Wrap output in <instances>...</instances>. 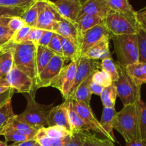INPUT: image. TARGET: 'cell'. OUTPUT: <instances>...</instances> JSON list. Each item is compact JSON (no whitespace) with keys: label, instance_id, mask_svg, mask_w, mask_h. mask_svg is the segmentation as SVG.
<instances>
[{"label":"cell","instance_id":"obj_1","mask_svg":"<svg viewBox=\"0 0 146 146\" xmlns=\"http://www.w3.org/2000/svg\"><path fill=\"white\" fill-rule=\"evenodd\" d=\"M113 129L123 136L125 143L141 139L136 104L128 105L116 113Z\"/></svg>","mask_w":146,"mask_h":146},{"label":"cell","instance_id":"obj_2","mask_svg":"<svg viewBox=\"0 0 146 146\" xmlns=\"http://www.w3.org/2000/svg\"><path fill=\"white\" fill-rule=\"evenodd\" d=\"M36 48L37 45L27 41L12 44L14 66L31 78L35 83V86L38 78L36 60Z\"/></svg>","mask_w":146,"mask_h":146},{"label":"cell","instance_id":"obj_3","mask_svg":"<svg viewBox=\"0 0 146 146\" xmlns=\"http://www.w3.org/2000/svg\"><path fill=\"white\" fill-rule=\"evenodd\" d=\"M117 64L125 68L128 65L139 61V51L137 34L111 36Z\"/></svg>","mask_w":146,"mask_h":146},{"label":"cell","instance_id":"obj_4","mask_svg":"<svg viewBox=\"0 0 146 146\" xmlns=\"http://www.w3.org/2000/svg\"><path fill=\"white\" fill-rule=\"evenodd\" d=\"M27 107L19 115H16V118L29 124L36 130L46 128L47 125L46 118L50 110L54 107V104L44 105L38 104L35 100L34 95L27 94Z\"/></svg>","mask_w":146,"mask_h":146},{"label":"cell","instance_id":"obj_5","mask_svg":"<svg viewBox=\"0 0 146 146\" xmlns=\"http://www.w3.org/2000/svg\"><path fill=\"white\" fill-rule=\"evenodd\" d=\"M106 27L111 36L137 34L138 25L135 19L111 10L104 20Z\"/></svg>","mask_w":146,"mask_h":146},{"label":"cell","instance_id":"obj_6","mask_svg":"<svg viewBox=\"0 0 146 146\" xmlns=\"http://www.w3.org/2000/svg\"><path fill=\"white\" fill-rule=\"evenodd\" d=\"M119 78L115 84L117 90V95L122 101L123 106L137 104L141 99V87L137 86L127 74L125 68L119 66Z\"/></svg>","mask_w":146,"mask_h":146},{"label":"cell","instance_id":"obj_7","mask_svg":"<svg viewBox=\"0 0 146 146\" xmlns=\"http://www.w3.org/2000/svg\"><path fill=\"white\" fill-rule=\"evenodd\" d=\"M78 60L71 61L67 66H64L55 79L51 82L50 86L56 88L61 92L64 99H67L72 86L74 83L76 73Z\"/></svg>","mask_w":146,"mask_h":146},{"label":"cell","instance_id":"obj_8","mask_svg":"<svg viewBox=\"0 0 146 146\" xmlns=\"http://www.w3.org/2000/svg\"><path fill=\"white\" fill-rule=\"evenodd\" d=\"M107 38H111L109 32L105 24H101L90 29L83 33L80 37L79 48L81 56L84 55L91 47Z\"/></svg>","mask_w":146,"mask_h":146},{"label":"cell","instance_id":"obj_9","mask_svg":"<svg viewBox=\"0 0 146 146\" xmlns=\"http://www.w3.org/2000/svg\"><path fill=\"white\" fill-rule=\"evenodd\" d=\"M9 85L14 91L35 96V83L24 73L13 66L5 77Z\"/></svg>","mask_w":146,"mask_h":146},{"label":"cell","instance_id":"obj_10","mask_svg":"<svg viewBox=\"0 0 146 146\" xmlns=\"http://www.w3.org/2000/svg\"><path fill=\"white\" fill-rule=\"evenodd\" d=\"M66 101H68L70 106L81 116L83 121L88 127L90 131L98 133L110 140L108 135L101 126L100 121H98L96 117L94 115L91 106L86 105L84 103L78 102V101H74V100H66Z\"/></svg>","mask_w":146,"mask_h":146},{"label":"cell","instance_id":"obj_11","mask_svg":"<svg viewBox=\"0 0 146 146\" xmlns=\"http://www.w3.org/2000/svg\"><path fill=\"white\" fill-rule=\"evenodd\" d=\"M65 62L66 60L64 57L55 54L48 65L38 76V79L35 86L36 91L40 88L50 86L51 82L55 79L64 67Z\"/></svg>","mask_w":146,"mask_h":146},{"label":"cell","instance_id":"obj_12","mask_svg":"<svg viewBox=\"0 0 146 146\" xmlns=\"http://www.w3.org/2000/svg\"><path fill=\"white\" fill-rule=\"evenodd\" d=\"M98 68H101V63L96 60L90 59L84 56H81L77 63L75 79L69 94L72 93L83 81L92 75L94 71L98 70Z\"/></svg>","mask_w":146,"mask_h":146},{"label":"cell","instance_id":"obj_13","mask_svg":"<svg viewBox=\"0 0 146 146\" xmlns=\"http://www.w3.org/2000/svg\"><path fill=\"white\" fill-rule=\"evenodd\" d=\"M48 2L62 18L73 23L78 18L82 7L81 3L71 0H55Z\"/></svg>","mask_w":146,"mask_h":146},{"label":"cell","instance_id":"obj_14","mask_svg":"<svg viewBox=\"0 0 146 146\" xmlns=\"http://www.w3.org/2000/svg\"><path fill=\"white\" fill-rule=\"evenodd\" d=\"M46 123L48 127L61 126L65 128L71 132L69 121H68V110L67 101L63 104L53 107L48 112L46 118Z\"/></svg>","mask_w":146,"mask_h":146},{"label":"cell","instance_id":"obj_15","mask_svg":"<svg viewBox=\"0 0 146 146\" xmlns=\"http://www.w3.org/2000/svg\"><path fill=\"white\" fill-rule=\"evenodd\" d=\"M61 19V16L51 7L48 0H46V3L40 11L36 28L44 31H54L56 24Z\"/></svg>","mask_w":146,"mask_h":146},{"label":"cell","instance_id":"obj_16","mask_svg":"<svg viewBox=\"0 0 146 146\" xmlns=\"http://www.w3.org/2000/svg\"><path fill=\"white\" fill-rule=\"evenodd\" d=\"M111 10L106 0H88L82 4L78 17L83 14H90L105 19Z\"/></svg>","mask_w":146,"mask_h":146},{"label":"cell","instance_id":"obj_17","mask_svg":"<svg viewBox=\"0 0 146 146\" xmlns=\"http://www.w3.org/2000/svg\"><path fill=\"white\" fill-rule=\"evenodd\" d=\"M53 32L61 36L69 38L79 46L80 34L74 23L61 17V19L56 24Z\"/></svg>","mask_w":146,"mask_h":146},{"label":"cell","instance_id":"obj_18","mask_svg":"<svg viewBox=\"0 0 146 146\" xmlns=\"http://www.w3.org/2000/svg\"><path fill=\"white\" fill-rule=\"evenodd\" d=\"M91 80H92V75L83 81L72 93L69 94L67 99L66 100H74L90 106L91 96H92L90 90V84Z\"/></svg>","mask_w":146,"mask_h":146},{"label":"cell","instance_id":"obj_19","mask_svg":"<svg viewBox=\"0 0 146 146\" xmlns=\"http://www.w3.org/2000/svg\"><path fill=\"white\" fill-rule=\"evenodd\" d=\"M110 38L104 39L96 45L93 46L84 55L86 58L93 60H104L105 58H112L109 48Z\"/></svg>","mask_w":146,"mask_h":146},{"label":"cell","instance_id":"obj_20","mask_svg":"<svg viewBox=\"0 0 146 146\" xmlns=\"http://www.w3.org/2000/svg\"><path fill=\"white\" fill-rule=\"evenodd\" d=\"M46 3V0L35 1L24 11L21 17L24 21L26 25L29 26L31 28H35L40 11H41Z\"/></svg>","mask_w":146,"mask_h":146},{"label":"cell","instance_id":"obj_21","mask_svg":"<svg viewBox=\"0 0 146 146\" xmlns=\"http://www.w3.org/2000/svg\"><path fill=\"white\" fill-rule=\"evenodd\" d=\"M127 74L137 86L141 87L146 84V64L137 62L128 65L125 68Z\"/></svg>","mask_w":146,"mask_h":146},{"label":"cell","instance_id":"obj_22","mask_svg":"<svg viewBox=\"0 0 146 146\" xmlns=\"http://www.w3.org/2000/svg\"><path fill=\"white\" fill-rule=\"evenodd\" d=\"M117 112L115 108L104 107L101 118V125L104 131L109 136L110 140L113 143L116 142V139L113 133V123Z\"/></svg>","mask_w":146,"mask_h":146},{"label":"cell","instance_id":"obj_23","mask_svg":"<svg viewBox=\"0 0 146 146\" xmlns=\"http://www.w3.org/2000/svg\"><path fill=\"white\" fill-rule=\"evenodd\" d=\"M104 20H105L104 19L97 17V16L83 14V15L78 17L74 24H75L76 27L80 34V37H81V35L83 33L88 31L90 29L93 28L98 24H104Z\"/></svg>","mask_w":146,"mask_h":146},{"label":"cell","instance_id":"obj_24","mask_svg":"<svg viewBox=\"0 0 146 146\" xmlns=\"http://www.w3.org/2000/svg\"><path fill=\"white\" fill-rule=\"evenodd\" d=\"M58 37H59L61 47H62L63 56L66 61L68 60L71 61L78 60L79 57L81 56L79 46L69 38L61 36L59 35H58Z\"/></svg>","mask_w":146,"mask_h":146},{"label":"cell","instance_id":"obj_25","mask_svg":"<svg viewBox=\"0 0 146 146\" xmlns=\"http://www.w3.org/2000/svg\"><path fill=\"white\" fill-rule=\"evenodd\" d=\"M111 10L136 19V13L128 0H106Z\"/></svg>","mask_w":146,"mask_h":146},{"label":"cell","instance_id":"obj_26","mask_svg":"<svg viewBox=\"0 0 146 146\" xmlns=\"http://www.w3.org/2000/svg\"><path fill=\"white\" fill-rule=\"evenodd\" d=\"M55 55L54 52L48 49L47 47L37 46L36 48V69L38 76L48 65L51 58ZM38 79V78H37Z\"/></svg>","mask_w":146,"mask_h":146},{"label":"cell","instance_id":"obj_27","mask_svg":"<svg viewBox=\"0 0 146 146\" xmlns=\"http://www.w3.org/2000/svg\"><path fill=\"white\" fill-rule=\"evenodd\" d=\"M68 103V101H67ZM68 121H69L70 128L71 133H80L84 131H90L82 118L79 115L71 108L68 103Z\"/></svg>","mask_w":146,"mask_h":146},{"label":"cell","instance_id":"obj_28","mask_svg":"<svg viewBox=\"0 0 146 146\" xmlns=\"http://www.w3.org/2000/svg\"><path fill=\"white\" fill-rule=\"evenodd\" d=\"M7 127L11 128V129L14 130V131H17V132L20 133L23 135H27V136H28L29 138L32 140H35L36 135L37 132L38 131V130H36L33 128V127H31L29 124L17 119L16 115Z\"/></svg>","mask_w":146,"mask_h":146},{"label":"cell","instance_id":"obj_29","mask_svg":"<svg viewBox=\"0 0 146 146\" xmlns=\"http://www.w3.org/2000/svg\"><path fill=\"white\" fill-rule=\"evenodd\" d=\"M15 115L13 111L11 99L0 106V135H1L4 128L11 123Z\"/></svg>","mask_w":146,"mask_h":146},{"label":"cell","instance_id":"obj_30","mask_svg":"<svg viewBox=\"0 0 146 146\" xmlns=\"http://www.w3.org/2000/svg\"><path fill=\"white\" fill-rule=\"evenodd\" d=\"M14 66L12 45L9 50L0 55V78H5Z\"/></svg>","mask_w":146,"mask_h":146},{"label":"cell","instance_id":"obj_31","mask_svg":"<svg viewBox=\"0 0 146 146\" xmlns=\"http://www.w3.org/2000/svg\"><path fill=\"white\" fill-rule=\"evenodd\" d=\"M84 146H115L111 140L98 138L96 135L90 133V131L81 132Z\"/></svg>","mask_w":146,"mask_h":146},{"label":"cell","instance_id":"obj_32","mask_svg":"<svg viewBox=\"0 0 146 146\" xmlns=\"http://www.w3.org/2000/svg\"><path fill=\"white\" fill-rule=\"evenodd\" d=\"M100 96H101V102L104 107L115 108V101L118 96L115 84L113 83L109 86L105 87Z\"/></svg>","mask_w":146,"mask_h":146},{"label":"cell","instance_id":"obj_33","mask_svg":"<svg viewBox=\"0 0 146 146\" xmlns=\"http://www.w3.org/2000/svg\"><path fill=\"white\" fill-rule=\"evenodd\" d=\"M101 68L111 76L113 83L115 82L119 78V65L117 62H115L112 58L102 60L101 62Z\"/></svg>","mask_w":146,"mask_h":146},{"label":"cell","instance_id":"obj_34","mask_svg":"<svg viewBox=\"0 0 146 146\" xmlns=\"http://www.w3.org/2000/svg\"><path fill=\"white\" fill-rule=\"evenodd\" d=\"M136 106L141 139L146 141V102L140 99Z\"/></svg>","mask_w":146,"mask_h":146},{"label":"cell","instance_id":"obj_35","mask_svg":"<svg viewBox=\"0 0 146 146\" xmlns=\"http://www.w3.org/2000/svg\"><path fill=\"white\" fill-rule=\"evenodd\" d=\"M44 131H45L47 136L51 140L61 139V138H65V137L72 134V133L68 131L65 128L58 126V125L44 128Z\"/></svg>","mask_w":146,"mask_h":146},{"label":"cell","instance_id":"obj_36","mask_svg":"<svg viewBox=\"0 0 146 146\" xmlns=\"http://www.w3.org/2000/svg\"><path fill=\"white\" fill-rule=\"evenodd\" d=\"M1 135L4 136L6 141H11L14 143H22L25 141L32 140L30 138H29L27 135H24L11 128H7L6 127L4 130L3 131Z\"/></svg>","mask_w":146,"mask_h":146},{"label":"cell","instance_id":"obj_37","mask_svg":"<svg viewBox=\"0 0 146 146\" xmlns=\"http://www.w3.org/2000/svg\"><path fill=\"white\" fill-rule=\"evenodd\" d=\"M92 81L103 87H108L113 84L111 77L108 73L104 71V70H96L92 74Z\"/></svg>","mask_w":146,"mask_h":146},{"label":"cell","instance_id":"obj_38","mask_svg":"<svg viewBox=\"0 0 146 146\" xmlns=\"http://www.w3.org/2000/svg\"><path fill=\"white\" fill-rule=\"evenodd\" d=\"M139 51V61L146 64V33L141 29L138 28L137 32Z\"/></svg>","mask_w":146,"mask_h":146},{"label":"cell","instance_id":"obj_39","mask_svg":"<svg viewBox=\"0 0 146 146\" xmlns=\"http://www.w3.org/2000/svg\"><path fill=\"white\" fill-rule=\"evenodd\" d=\"M27 9L19 7H0V19L4 18H11L14 17H21Z\"/></svg>","mask_w":146,"mask_h":146},{"label":"cell","instance_id":"obj_40","mask_svg":"<svg viewBox=\"0 0 146 146\" xmlns=\"http://www.w3.org/2000/svg\"><path fill=\"white\" fill-rule=\"evenodd\" d=\"M33 2L30 0H0V7L27 9Z\"/></svg>","mask_w":146,"mask_h":146},{"label":"cell","instance_id":"obj_41","mask_svg":"<svg viewBox=\"0 0 146 146\" xmlns=\"http://www.w3.org/2000/svg\"><path fill=\"white\" fill-rule=\"evenodd\" d=\"M31 29V27H30L29 26L26 25L25 27L21 28V29L14 33L11 38V41L14 44H21V43L26 41Z\"/></svg>","mask_w":146,"mask_h":146},{"label":"cell","instance_id":"obj_42","mask_svg":"<svg viewBox=\"0 0 146 146\" xmlns=\"http://www.w3.org/2000/svg\"><path fill=\"white\" fill-rule=\"evenodd\" d=\"M47 48H48V49L51 50L52 52H54L56 55L64 57V56H63V51L62 47H61V41H60L58 35L56 34V33H54V34H53L52 38H51V41H50L49 44H48Z\"/></svg>","mask_w":146,"mask_h":146},{"label":"cell","instance_id":"obj_43","mask_svg":"<svg viewBox=\"0 0 146 146\" xmlns=\"http://www.w3.org/2000/svg\"><path fill=\"white\" fill-rule=\"evenodd\" d=\"M25 26V22H24V21L21 17H11V18H10L8 24H7V27L14 33L19 31Z\"/></svg>","mask_w":146,"mask_h":146},{"label":"cell","instance_id":"obj_44","mask_svg":"<svg viewBox=\"0 0 146 146\" xmlns=\"http://www.w3.org/2000/svg\"><path fill=\"white\" fill-rule=\"evenodd\" d=\"M43 33H44V30L36 28V27L35 28H31V31H30L29 34L27 38V41H30V42L38 46L39 40L41 39V36H42Z\"/></svg>","mask_w":146,"mask_h":146},{"label":"cell","instance_id":"obj_45","mask_svg":"<svg viewBox=\"0 0 146 146\" xmlns=\"http://www.w3.org/2000/svg\"><path fill=\"white\" fill-rule=\"evenodd\" d=\"M35 140L37 143L41 146H51V139L47 136L44 128L38 130L36 135Z\"/></svg>","mask_w":146,"mask_h":146},{"label":"cell","instance_id":"obj_46","mask_svg":"<svg viewBox=\"0 0 146 146\" xmlns=\"http://www.w3.org/2000/svg\"><path fill=\"white\" fill-rule=\"evenodd\" d=\"M13 36V35H12ZM11 35H3L0 36V55L2 53L8 51L11 47L13 42L11 38Z\"/></svg>","mask_w":146,"mask_h":146},{"label":"cell","instance_id":"obj_47","mask_svg":"<svg viewBox=\"0 0 146 146\" xmlns=\"http://www.w3.org/2000/svg\"><path fill=\"white\" fill-rule=\"evenodd\" d=\"M136 21L138 27L146 33V9L137 11Z\"/></svg>","mask_w":146,"mask_h":146},{"label":"cell","instance_id":"obj_48","mask_svg":"<svg viewBox=\"0 0 146 146\" xmlns=\"http://www.w3.org/2000/svg\"><path fill=\"white\" fill-rule=\"evenodd\" d=\"M10 18H4L0 19V36L3 35H11L14 34V32L9 30L7 27Z\"/></svg>","mask_w":146,"mask_h":146},{"label":"cell","instance_id":"obj_49","mask_svg":"<svg viewBox=\"0 0 146 146\" xmlns=\"http://www.w3.org/2000/svg\"><path fill=\"white\" fill-rule=\"evenodd\" d=\"M66 146H84L81 132L72 133L71 140Z\"/></svg>","mask_w":146,"mask_h":146},{"label":"cell","instance_id":"obj_50","mask_svg":"<svg viewBox=\"0 0 146 146\" xmlns=\"http://www.w3.org/2000/svg\"><path fill=\"white\" fill-rule=\"evenodd\" d=\"M53 34H54V32L51 31H46V30L44 31L42 36H41V39L39 40L38 45L42 46L44 47H48L51 38H52Z\"/></svg>","mask_w":146,"mask_h":146},{"label":"cell","instance_id":"obj_51","mask_svg":"<svg viewBox=\"0 0 146 146\" xmlns=\"http://www.w3.org/2000/svg\"><path fill=\"white\" fill-rule=\"evenodd\" d=\"M14 92H15V91H14L12 88H11V89L9 90V91L0 94V106L4 105L6 102H7V101H9V100L11 99Z\"/></svg>","mask_w":146,"mask_h":146},{"label":"cell","instance_id":"obj_52","mask_svg":"<svg viewBox=\"0 0 146 146\" xmlns=\"http://www.w3.org/2000/svg\"><path fill=\"white\" fill-rule=\"evenodd\" d=\"M71 135H68L61 139L51 140V146H66L71 140Z\"/></svg>","mask_w":146,"mask_h":146},{"label":"cell","instance_id":"obj_53","mask_svg":"<svg viewBox=\"0 0 146 146\" xmlns=\"http://www.w3.org/2000/svg\"><path fill=\"white\" fill-rule=\"evenodd\" d=\"M104 87H103L102 86L94 82L91 80V84H90V90H91V94H96V95L99 96H100L101 95V94H102L103 91H104Z\"/></svg>","mask_w":146,"mask_h":146},{"label":"cell","instance_id":"obj_54","mask_svg":"<svg viewBox=\"0 0 146 146\" xmlns=\"http://www.w3.org/2000/svg\"><path fill=\"white\" fill-rule=\"evenodd\" d=\"M11 89L8 82L5 78H0V94Z\"/></svg>","mask_w":146,"mask_h":146},{"label":"cell","instance_id":"obj_55","mask_svg":"<svg viewBox=\"0 0 146 146\" xmlns=\"http://www.w3.org/2000/svg\"><path fill=\"white\" fill-rule=\"evenodd\" d=\"M125 146H146V141L142 139L135 140L130 143H126Z\"/></svg>","mask_w":146,"mask_h":146},{"label":"cell","instance_id":"obj_56","mask_svg":"<svg viewBox=\"0 0 146 146\" xmlns=\"http://www.w3.org/2000/svg\"><path fill=\"white\" fill-rule=\"evenodd\" d=\"M36 143V140H29L22 143H14L9 146H34Z\"/></svg>","mask_w":146,"mask_h":146},{"label":"cell","instance_id":"obj_57","mask_svg":"<svg viewBox=\"0 0 146 146\" xmlns=\"http://www.w3.org/2000/svg\"><path fill=\"white\" fill-rule=\"evenodd\" d=\"M48 1H55V0H48ZM71 1H78V2L81 3V4H83L84 3H85L86 1H88V0H71Z\"/></svg>","mask_w":146,"mask_h":146},{"label":"cell","instance_id":"obj_58","mask_svg":"<svg viewBox=\"0 0 146 146\" xmlns=\"http://www.w3.org/2000/svg\"><path fill=\"white\" fill-rule=\"evenodd\" d=\"M0 146H9L7 144V143L3 142V141H0Z\"/></svg>","mask_w":146,"mask_h":146},{"label":"cell","instance_id":"obj_59","mask_svg":"<svg viewBox=\"0 0 146 146\" xmlns=\"http://www.w3.org/2000/svg\"><path fill=\"white\" fill-rule=\"evenodd\" d=\"M34 146H41V145H40L38 143H36V144Z\"/></svg>","mask_w":146,"mask_h":146},{"label":"cell","instance_id":"obj_60","mask_svg":"<svg viewBox=\"0 0 146 146\" xmlns=\"http://www.w3.org/2000/svg\"><path fill=\"white\" fill-rule=\"evenodd\" d=\"M30 1H38V0H30Z\"/></svg>","mask_w":146,"mask_h":146},{"label":"cell","instance_id":"obj_61","mask_svg":"<svg viewBox=\"0 0 146 146\" xmlns=\"http://www.w3.org/2000/svg\"><path fill=\"white\" fill-rule=\"evenodd\" d=\"M145 9H146V7H145Z\"/></svg>","mask_w":146,"mask_h":146}]
</instances>
